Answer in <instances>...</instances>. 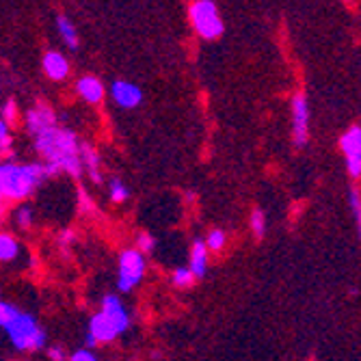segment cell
<instances>
[{"mask_svg":"<svg viewBox=\"0 0 361 361\" xmlns=\"http://www.w3.org/2000/svg\"><path fill=\"white\" fill-rule=\"evenodd\" d=\"M35 149L44 158V169L48 178L59 173H68L72 178H80L82 162H80V143L78 137L68 128H50L46 133L35 137Z\"/></svg>","mask_w":361,"mask_h":361,"instance_id":"6da1fadb","label":"cell"},{"mask_svg":"<svg viewBox=\"0 0 361 361\" xmlns=\"http://www.w3.org/2000/svg\"><path fill=\"white\" fill-rule=\"evenodd\" d=\"M48 180L44 162H0V202H24Z\"/></svg>","mask_w":361,"mask_h":361,"instance_id":"7a4b0ae2","label":"cell"},{"mask_svg":"<svg viewBox=\"0 0 361 361\" xmlns=\"http://www.w3.org/2000/svg\"><path fill=\"white\" fill-rule=\"evenodd\" d=\"M5 331L18 350H39L46 344V331L39 326L37 318L24 312H20L5 326Z\"/></svg>","mask_w":361,"mask_h":361,"instance_id":"3957f363","label":"cell"},{"mask_svg":"<svg viewBox=\"0 0 361 361\" xmlns=\"http://www.w3.org/2000/svg\"><path fill=\"white\" fill-rule=\"evenodd\" d=\"M188 18L195 28V32L202 39H216L223 32V20L219 13V7L212 0H195L188 5Z\"/></svg>","mask_w":361,"mask_h":361,"instance_id":"277c9868","label":"cell"},{"mask_svg":"<svg viewBox=\"0 0 361 361\" xmlns=\"http://www.w3.org/2000/svg\"><path fill=\"white\" fill-rule=\"evenodd\" d=\"M145 255L139 253L137 249H126L119 255V275H117V288L121 292L135 290L143 277H145Z\"/></svg>","mask_w":361,"mask_h":361,"instance_id":"5b68a950","label":"cell"},{"mask_svg":"<svg viewBox=\"0 0 361 361\" xmlns=\"http://www.w3.org/2000/svg\"><path fill=\"white\" fill-rule=\"evenodd\" d=\"M292 139L297 147H305L310 141V106L305 93H297L292 100Z\"/></svg>","mask_w":361,"mask_h":361,"instance_id":"8992f818","label":"cell"},{"mask_svg":"<svg viewBox=\"0 0 361 361\" xmlns=\"http://www.w3.org/2000/svg\"><path fill=\"white\" fill-rule=\"evenodd\" d=\"M340 149L346 156V169L350 178L357 180L361 176V128L359 126H350L342 135Z\"/></svg>","mask_w":361,"mask_h":361,"instance_id":"52a82bcc","label":"cell"},{"mask_svg":"<svg viewBox=\"0 0 361 361\" xmlns=\"http://www.w3.org/2000/svg\"><path fill=\"white\" fill-rule=\"evenodd\" d=\"M121 334L117 331V326L102 314L97 312L91 316L89 320V334H87V346H95V344H104V342H113L117 340Z\"/></svg>","mask_w":361,"mask_h":361,"instance_id":"ba28073f","label":"cell"},{"mask_svg":"<svg viewBox=\"0 0 361 361\" xmlns=\"http://www.w3.org/2000/svg\"><path fill=\"white\" fill-rule=\"evenodd\" d=\"M54 126H56V113L44 102H39L37 106H32L26 113V130L32 137L46 133V130H50Z\"/></svg>","mask_w":361,"mask_h":361,"instance_id":"9c48e42d","label":"cell"},{"mask_svg":"<svg viewBox=\"0 0 361 361\" xmlns=\"http://www.w3.org/2000/svg\"><path fill=\"white\" fill-rule=\"evenodd\" d=\"M111 95L121 109H137L143 102V91L128 80H115L111 85Z\"/></svg>","mask_w":361,"mask_h":361,"instance_id":"30bf717a","label":"cell"},{"mask_svg":"<svg viewBox=\"0 0 361 361\" xmlns=\"http://www.w3.org/2000/svg\"><path fill=\"white\" fill-rule=\"evenodd\" d=\"M100 312L117 326L119 334L128 331V326H130V314L123 307V303H121V299L117 297V294H106V297L102 299V310Z\"/></svg>","mask_w":361,"mask_h":361,"instance_id":"8fae6325","label":"cell"},{"mask_svg":"<svg viewBox=\"0 0 361 361\" xmlns=\"http://www.w3.org/2000/svg\"><path fill=\"white\" fill-rule=\"evenodd\" d=\"M42 68L46 72L48 78L52 80H65L70 76V61L65 59V54L56 52V50H50L44 54V61H42Z\"/></svg>","mask_w":361,"mask_h":361,"instance_id":"7c38bea8","label":"cell"},{"mask_svg":"<svg viewBox=\"0 0 361 361\" xmlns=\"http://www.w3.org/2000/svg\"><path fill=\"white\" fill-rule=\"evenodd\" d=\"M76 91H78V95L82 97V100L89 102V104H100L104 100V93H106L102 80L95 78V76H82L76 82Z\"/></svg>","mask_w":361,"mask_h":361,"instance_id":"4fadbf2b","label":"cell"},{"mask_svg":"<svg viewBox=\"0 0 361 361\" xmlns=\"http://www.w3.org/2000/svg\"><path fill=\"white\" fill-rule=\"evenodd\" d=\"M80 162H82V169H87L89 178L95 182V184H102V173H100V154L97 149L89 143H80Z\"/></svg>","mask_w":361,"mask_h":361,"instance_id":"5bb4252c","label":"cell"},{"mask_svg":"<svg viewBox=\"0 0 361 361\" xmlns=\"http://www.w3.org/2000/svg\"><path fill=\"white\" fill-rule=\"evenodd\" d=\"M188 271L192 273L195 279H202L206 275V271H208V249H206L204 240H195L192 243Z\"/></svg>","mask_w":361,"mask_h":361,"instance_id":"9a60e30c","label":"cell"},{"mask_svg":"<svg viewBox=\"0 0 361 361\" xmlns=\"http://www.w3.org/2000/svg\"><path fill=\"white\" fill-rule=\"evenodd\" d=\"M56 28H59L61 39L72 50H78V32H76V26L68 20V16H56Z\"/></svg>","mask_w":361,"mask_h":361,"instance_id":"2e32d148","label":"cell"},{"mask_svg":"<svg viewBox=\"0 0 361 361\" xmlns=\"http://www.w3.org/2000/svg\"><path fill=\"white\" fill-rule=\"evenodd\" d=\"M20 255V243L16 236L0 232V262H13Z\"/></svg>","mask_w":361,"mask_h":361,"instance_id":"e0dca14e","label":"cell"},{"mask_svg":"<svg viewBox=\"0 0 361 361\" xmlns=\"http://www.w3.org/2000/svg\"><path fill=\"white\" fill-rule=\"evenodd\" d=\"M13 154V139H11V128L0 119V158Z\"/></svg>","mask_w":361,"mask_h":361,"instance_id":"ac0fdd59","label":"cell"},{"mask_svg":"<svg viewBox=\"0 0 361 361\" xmlns=\"http://www.w3.org/2000/svg\"><path fill=\"white\" fill-rule=\"evenodd\" d=\"M225 243H227V236H225L223 229H210L206 240H204L208 251H221L225 247Z\"/></svg>","mask_w":361,"mask_h":361,"instance_id":"d6986e66","label":"cell"},{"mask_svg":"<svg viewBox=\"0 0 361 361\" xmlns=\"http://www.w3.org/2000/svg\"><path fill=\"white\" fill-rule=\"evenodd\" d=\"M249 225H251V229H253L255 238H264V234H267V219H264V212H262L259 208H255V210L251 212Z\"/></svg>","mask_w":361,"mask_h":361,"instance_id":"ffe728a7","label":"cell"},{"mask_svg":"<svg viewBox=\"0 0 361 361\" xmlns=\"http://www.w3.org/2000/svg\"><path fill=\"white\" fill-rule=\"evenodd\" d=\"M171 283H173L176 288L186 290V288H190V286L195 283V277H192V273H190L188 269H178V271H173V275H171Z\"/></svg>","mask_w":361,"mask_h":361,"instance_id":"44dd1931","label":"cell"},{"mask_svg":"<svg viewBox=\"0 0 361 361\" xmlns=\"http://www.w3.org/2000/svg\"><path fill=\"white\" fill-rule=\"evenodd\" d=\"M32 216H35V212H32V208L28 204H22L18 210H16V221L22 229H28L32 225Z\"/></svg>","mask_w":361,"mask_h":361,"instance_id":"7402d4cb","label":"cell"},{"mask_svg":"<svg viewBox=\"0 0 361 361\" xmlns=\"http://www.w3.org/2000/svg\"><path fill=\"white\" fill-rule=\"evenodd\" d=\"M20 314V310L13 305V303H5V301H0V326H5Z\"/></svg>","mask_w":361,"mask_h":361,"instance_id":"603a6c76","label":"cell"},{"mask_svg":"<svg viewBox=\"0 0 361 361\" xmlns=\"http://www.w3.org/2000/svg\"><path fill=\"white\" fill-rule=\"evenodd\" d=\"M128 195H130V190L126 188V184H123L121 180H113V182H111V200H113L115 204L126 202V200H128Z\"/></svg>","mask_w":361,"mask_h":361,"instance_id":"cb8c5ba5","label":"cell"},{"mask_svg":"<svg viewBox=\"0 0 361 361\" xmlns=\"http://www.w3.org/2000/svg\"><path fill=\"white\" fill-rule=\"evenodd\" d=\"M156 249V240H154V236L152 234H147V232H141L139 234V238H137V251L139 253H143V255H147V253H152Z\"/></svg>","mask_w":361,"mask_h":361,"instance_id":"d4e9b609","label":"cell"},{"mask_svg":"<svg viewBox=\"0 0 361 361\" xmlns=\"http://www.w3.org/2000/svg\"><path fill=\"white\" fill-rule=\"evenodd\" d=\"M348 202H350L355 221H357V225H359V223H361V197H359V188H350V192H348Z\"/></svg>","mask_w":361,"mask_h":361,"instance_id":"484cf974","label":"cell"},{"mask_svg":"<svg viewBox=\"0 0 361 361\" xmlns=\"http://www.w3.org/2000/svg\"><path fill=\"white\" fill-rule=\"evenodd\" d=\"M3 121H5L9 128L18 121V104H16L13 100L5 102V106H3Z\"/></svg>","mask_w":361,"mask_h":361,"instance_id":"4316f807","label":"cell"},{"mask_svg":"<svg viewBox=\"0 0 361 361\" xmlns=\"http://www.w3.org/2000/svg\"><path fill=\"white\" fill-rule=\"evenodd\" d=\"M78 208L82 210V212H93L95 210V206H93V200H91V197L87 195V190L85 188H80L78 190Z\"/></svg>","mask_w":361,"mask_h":361,"instance_id":"83f0119b","label":"cell"},{"mask_svg":"<svg viewBox=\"0 0 361 361\" xmlns=\"http://www.w3.org/2000/svg\"><path fill=\"white\" fill-rule=\"evenodd\" d=\"M68 361H97V357L91 353V348H80L74 355H70Z\"/></svg>","mask_w":361,"mask_h":361,"instance_id":"f1b7e54d","label":"cell"},{"mask_svg":"<svg viewBox=\"0 0 361 361\" xmlns=\"http://www.w3.org/2000/svg\"><path fill=\"white\" fill-rule=\"evenodd\" d=\"M74 240H76V232H74V229H63V232L59 234V245L65 247V249H68Z\"/></svg>","mask_w":361,"mask_h":361,"instance_id":"f546056e","label":"cell"},{"mask_svg":"<svg viewBox=\"0 0 361 361\" xmlns=\"http://www.w3.org/2000/svg\"><path fill=\"white\" fill-rule=\"evenodd\" d=\"M48 357H50V361H68V353H65L63 346H50Z\"/></svg>","mask_w":361,"mask_h":361,"instance_id":"4dcf8cb0","label":"cell"},{"mask_svg":"<svg viewBox=\"0 0 361 361\" xmlns=\"http://www.w3.org/2000/svg\"><path fill=\"white\" fill-rule=\"evenodd\" d=\"M5 216H7V208H5V202H0V225H3Z\"/></svg>","mask_w":361,"mask_h":361,"instance_id":"1f68e13d","label":"cell"}]
</instances>
